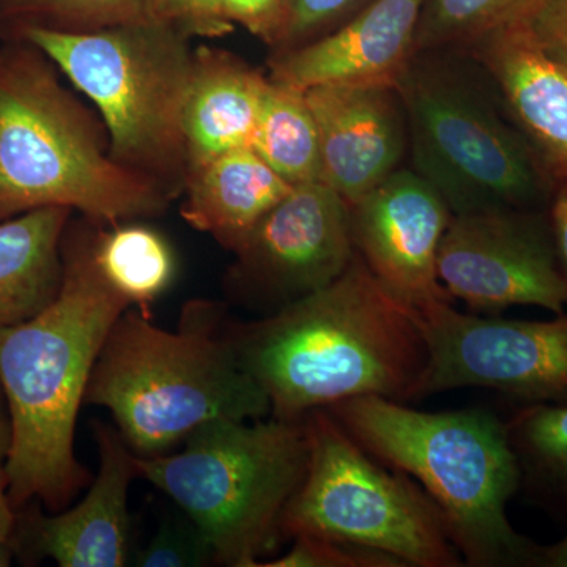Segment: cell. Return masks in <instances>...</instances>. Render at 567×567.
Returning <instances> with one entry per match:
<instances>
[{
    "instance_id": "obj_1",
    "label": "cell",
    "mask_w": 567,
    "mask_h": 567,
    "mask_svg": "<svg viewBox=\"0 0 567 567\" xmlns=\"http://www.w3.org/2000/svg\"><path fill=\"white\" fill-rule=\"evenodd\" d=\"M230 336L278 420H303L363 395L416 401L427 365L415 308L390 292L357 252L323 289L262 319L230 322Z\"/></svg>"
},
{
    "instance_id": "obj_2",
    "label": "cell",
    "mask_w": 567,
    "mask_h": 567,
    "mask_svg": "<svg viewBox=\"0 0 567 567\" xmlns=\"http://www.w3.org/2000/svg\"><path fill=\"white\" fill-rule=\"evenodd\" d=\"M91 224L70 219L66 226L62 286L52 303L25 322L0 328L14 509L33 502L50 513L65 509L89 481L74 454L78 415L111 328L132 308L95 262Z\"/></svg>"
},
{
    "instance_id": "obj_3",
    "label": "cell",
    "mask_w": 567,
    "mask_h": 567,
    "mask_svg": "<svg viewBox=\"0 0 567 567\" xmlns=\"http://www.w3.org/2000/svg\"><path fill=\"white\" fill-rule=\"evenodd\" d=\"M85 404L110 410L137 457L173 453L216 421L270 415L262 388L238 360L230 320L208 301L186 305L177 331L126 309L96 358Z\"/></svg>"
},
{
    "instance_id": "obj_4",
    "label": "cell",
    "mask_w": 567,
    "mask_h": 567,
    "mask_svg": "<svg viewBox=\"0 0 567 567\" xmlns=\"http://www.w3.org/2000/svg\"><path fill=\"white\" fill-rule=\"evenodd\" d=\"M173 200L114 162L103 122L63 87L55 63L21 39L0 47V223L47 207L115 224Z\"/></svg>"
},
{
    "instance_id": "obj_5",
    "label": "cell",
    "mask_w": 567,
    "mask_h": 567,
    "mask_svg": "<svg viewBox=\"0 0 567 567\" xmlns=\"http://www.w3.org/2000/svg\"><path fill=\"white\" fill-rule=\"evenodd\" d=\"M327 410L377 461L415 477L442 511L464 565L536 567L539 544L507 517L522 472L506 421L483 409L420 412L379 395Z\"/></svg>"
},
{
    "instance_id": "obj_6",
    "label": "cell",
    "mask_w": 567,
    "mask_h": 567,
    "mask_svg": "<svg viewBox=\"0 0 567 567\" xmlns=\"http://www.w3.org/2000/svg\"><path fill=\"white\" fill-rule=\"evenodd\" d=\"M21 39L43 51L100 115L114 162L142 175L171 200L188 175L183 106L194 50L171 22L151 20L95 32L22 28Z\"/></svg>"
},
{
    "instance_id": "obj_7",
    "label": "cell",
    "mask_w": 567,
    "mask_h": 567,
    "mask_svg": "<svg viewBox=\"0 0 567 567\" xmlns=\"http://www.w3.org/2000/svg\"><path fill=\"white\" fill-rule=\"evenodd\" d=\"M409 155L453 215L527 210L540 183L524 133L483 62L468 51H416L395 82Z\"/></svg>"
},
{
    "instance_id": "obj_8",
    "label": "cell",
    "mask_w": 567,
    "mask_h": 567,
    "mask_svg": "<svg viewBox=\"0 0 567 567\" xmlns=\"http://www.w3.org/2000/svg\"><path fill=\"white\" fill-rule=\"evenodd\" d=\"M303 420H224L177 451L137 457V473L173 498L210 540L216 561L259 567L279 547L290 499L303 483Z\"/></svg>"
},
{
    "instance_id": "obj_9",
    "label": "cell",
    "mask_w": 567,
    "mask_h": 567,
    "mask_svg": "<svg viewBox=\"0 0 567 567\" xmlns=\"http://www.w3.org/2000/svg\"><path fill=\"white\" fill-rule=\"evenodd\" d=\"M303 421L309 464L284 514V536L344 540L405 567L464 566L442 511L420 484L371 456L327 409Z\"/></svg>"
},
{
    "instance_id": "obj_10",
    "label": "cell",
    "mask_w": 567,
    "mask_h": 567,
    "mask_svg": "<svg viewBox=\"0 0 567 567\" xmlns=\"http://www.w3.org/2000/svg\"><path fill=\"white\" fill-rule=\"evenodd\" d=\"M415 311L427 346L417 399L487 388L525 405L567 404V312L507 320L461 312L445 301Z\"/></svg>"
},
{
    "instance_id": "obj_11",
    "label": "cell",
    "mask_w": 567,
    "mask_h": 567,
    "mask_svg": "<svg viewBox=\"0 0 567 567\" xmlns=\"http://www.w3.org/2000/svg\"><path fill=\"white\" fill-rule=\"evenodd\" d=\"M234 252L229 293L275 315L333 282L352 262L349 204L323 182L295 185Z\"/></svg>"
},
{
    "instance_id": "obj_12",
    "label": "cell",
    "mask_w": 567,
    "mask_h": 567,
    "mask_svg": "<svg viewBox=\"0 0 567 567\" xmlns=\"http://www.w3.org/2000/svg\"><path fill=\"white\" fill-rule=\"evenodd\" d=\"M436 271L447 295L475 315L498 316L511 306H537L555 316L567 309L550 223L527 210L453 215Z\"/></svg>"
},
{
    "instance_id": "obj_13",
    "label": "cell",
    "mask_w": 567,
    "mask_h": 567,
    "mask_svg": "<svg viewBox=\"0 0 567 567\" xmlns=\"http://www.w3.org/2000/svg\"><path fill=\"white\" fill-rule=\"evenodd\" d=\"M349 207L354 252L390 292L415 309L454 303L436 271L453 212L434 186L401 167Z\"/></svg>"
},
{
    "instance_id": "obj_14",
    "label": "cell",
    "mask_w": 567,
    "mask_h": 567,
    "mask_svg": "<svg viewBox=\"0 0 567 567\" xmlns=\"http://www.w3.org/2000/svg\"><path fill=\"white\" fill-rule=\"evenodd\" d=\"M100 468L87 495L70 509L47 514L40 503L17 509L11 535L14 557L61 567L130 565L128 494L140 476L136 454L117 429L95 423Z\"/></svg>"
},
{
    "instance_id": "obj_15",
    "label": "cell",
    "mask_w": 567,
    "mask_h": 567,
    "mask_svg": "<svg viewBox=\"0 0 567 567\" xmlns=\"http://www.w3.org/2000/svg\"><path fill=\"white\" fill-rule=\"evenodd\" d=\"M322 155V182L347 204L358 203L409 155L401 93L386 82H330L306 89Z\"/></svg>"
},
{
    "instance_id": "obj_16",
    "label": "cell",
    "mask_w": 567,
    "mask_h": 567,
    "mask_svg": "<svg viewBox=\"0 0 567 567\" xmlns=\"http://www.w3.org/2000/svg\"><path fill=\"white\" fill-rule=\"evenodd\" d=\"M427 0H372L352 20L297 50L271 54L268 76L305 92L330 82L395 84L415 54Z\"/></svg>"
},
{
    "instance_id": "obj_17",
    "label": "cell",
    "mask_w": 567,
    "mask_h": 567,
    "mask_svg": "<svg viewBox=\"0 0 567 567\" xmlns=\"http://www.w3.org/2000/svg\"><path fill=\"white\" fill-rule=\"evenodd\" d=\"M494 78L511 117L547 169L567 181V71L528 25L495 33L470 50Z\"/></svg>"
},
{
    "instance_id": "obj_18",
    "label": "cell",
    "mask_w": 567,
    "mask_h": 567,
    "mask_svg": "<svg viewBox=\"0 0 567 567\" xmlns=\"http://www.w3.org/2000/svg\"><path fill=\"white\" fill-rule=\"evenodd\" d=\"M268 74L221 48L194 50L183 106L188 173L216 156L251 148Z\"/></svg>"
},
{
    "instance_id": "obj_19",
    "label": "cell",
    "mask_w": 567,
    "mask_h": 567,
    "mask_svg": "<svg viewBox=\"0 0 567 567\" xmlns=\"http://www.w3.org/2000/svg\"><path fill=\"white\" fill-rule=\"evenodd\" d=\"M292 188L252 148H237L189 171L181 213L194 229L235 251Z\"/></svg>"
},
{
    "instance_id": "obj_20",
    "label": "cell",
    "mask_w": 567,
    "mask_h": 567,
    "mask_svg": "<svg viewBox=\"0 0 567 567\" xmlns=\"http://www.w3.org/2000/svg\"><path fill=\"white\" fill-rule=\"evenodd\" d=\"M71 215L47 207L0 223V328L32 319L58 297Z\"/></svg>"
},
{
    "instance_id": "obj_21",
    "label": "cell",
    "mask_w": 567,
    "mask_h": 567,
    "mask_svg": "<svg viewBox=\"0 0 567 567\" xmlns=\"http://www.w3.org/2000/svg\"><path fill=\"white\" fill-rule=\"evenodd\" d=\"M251 148L292 186L322 182L319 128L298 89L270 78Z\"/></svg>"
},
{
    "instance_id": "obj_22",
    "label": "cell",
    "mask_w": 567,
    "mask_h": 567,
    "mask_svg": "<svg viewBox=\"0 0 567 567\" xmlns=\"http://www.w3.org/2000/svg\"><path fill=\"white\" fill-rule=\"evenodd\" d=\"M93 256L107 284L145 316L173 282L175 257L162 234L140 223L99 230Z\"/></svg>"
},
{
    "instance_id": "obj_23",
    "label": "cell",
    "mask_w": 567,
    "mask_h": 567,
    "mask_svg": "<svg viewBox=\"0 0 567 567\" xmlns=\"http://www.w3.org/2000/svg\"><path fill=\"white\" fill-rule=\"evenodd\" d=\"M506 425L522 486L567 514V404L525 405Z\"/></svg>"
},
{
    "instance_id": "obj_24",
    "label": "cell",
    "mask_w": 567,
    "mask_h": 567,
    "mask_svg": "<svg viewBox=\"0 0 567 567\" xmlns=\"http://www.w3.org/2000/svg\"><path fill=\"white\" fill-rule=\"evenodd\" d=\"M550 0H427L415 52L470 51L495 33L528 25Z\"/></svg>"
},
{
    "instance_id": "obj_25",
    "label": "cell",
    "mask_w": 567,
    "mask_h": 567,
    "mask_svg": "<svg viewBox=\"0 0 567 567\" xmlns=\"http://www.w3.org/2000/svg\"><path fill=\"white\" fill-rule=\"evenodd\" d=\"M159 0H0L2 37L22 28L95 32L158 20Z\"/></svg>"
},
{
    "instance_id": "obj_26",
    "label": "cell",
    "mask_w": 567,
    "mask_h": 567,
    "mask_svg": "<svg viewBox=\"0 0 567 567\" xmlns=\"http://www.w3.org/2000/svg\"><path fill=\"white\" fill-rule=\"evenodd\" d=\"M372 0H282L271 54L297 50L322 39L360 13Z\"/></svg>"
},
{
    "instance_id": "obj_27",
    "label": "cell",
    "mask_w": 567,
    "mask_h": 567,
    "mask_svg": "<svg viewBox=\"0 0 567 567\" xmlns=\"http://www.w3.org/2000/svg\"><path fill=\"white\" fill-rule=\"evenodd\" d=\"M215 563V551L203 529L185 513L166 516L151 540L130 558L140 567H200Z\"/></svg>"
},
{
    "instance_id": "obj_28",
    "label": "cell",
    "mask_w": 567,
    "mask_h": 567,
    "mask_svg": "<svg viewBox=\"0 0 567 567\" xmlns=\"http://www.w3.org/2000/svg\"><path fill=\"white\" fill-rule=\"evenodd\" d=\"M290 550L259 567H405L398 558L344 540L300 535Z\"/></svg>"
},
{
    "instance_id": "obj_29",
    "label": "cell",
    "mask_w": 567,
    "mask_h": 567,
    "mask_svg": "<svg viewBox=\"0 0 567 567\" xmlns=\"http://www.w3.org/2000/svg\"><path fill=\"white\" fill-rule=\"evenodd\" d=\"M158 20L203 39H218L234 31L224 13V0H159Z\"/></svg>"
},
{
    "instance_id": "obj_30",
    "label": "cell",
    "mask_w": 567,
    "mask_h": 567,
    "mask_svg": "<svg viewBox=\"0 0 567 567\" xmlns=\"http://www.w3.org/2000/svg\"><path fill=\"white\" fill-rule=\"evenodd\" d=\"M282 0H224V13L233 24L270 47L281 20Z\"/></svg>"
},
{
    "instance_id": "obj_31",
    "label": "cell",
    "mask_w": 567,
    "mask_h": 567,
    "mask_svg": "<svg viewBox=\"0 0 567 567\" xmlns=\"http://www.w3.org/2000/svg\"><path fill=\"white\" fill-rule=\"evenodd\" d=\"M529 29L548 58L567 71V0H550Z\"/></svg>"
},
{
    "instance_id": "obj_32",
    "label": "cell",
    "mask_w": 567,
    "mask_h": 567,
    "mask_svg": "<svg viewBox=\"0 0 567 567\" xmlns=\"http://www.w3.org/2000/svg\"><path fill=\"white\" fill-rule=\"evenodd\" d=\"M11 450V421L6 395L0 388V544H10L17 524V509L9 494V457Z\"/></svg>"
},
{
    "instance_id": "obj_33",
    "label": "cell",
    "mask_w": 567,
    "mask_h": 567,
    "mask_svg": "<svg viewBox=\"0 0 567 567\" xmlns=\"http://www.w3.org/2000/svg\"><path fill=\"white\" fill-rule=\"evenodd\" d=\"M548 223H550L551 237H554L559 271H561L567 286V183L558 189L551 200Z\"/></svg>"
},
{
    "instance_id": "obj_34",
    "label": "cell",
    "mask_w": 567,
    "mask_h": 567,
    "mask_svg": "<svg viewBox=\"0 0 567 567\" xmlns=\"http://www.w3.org/2000/svg\"><path fill=\"white\" fill-rule=\"evenodd\" d=\"M536 567H567V535L550 546H540Z\"/></svg>"
},
{
    "instance_id": "obj_35",
    "label": "cell",
    "mask_w": 567,
    "mask_h": 567,
    "mask_svg": "<svg viewBox=\"0 0 567 567\" xmlns=\"http://www.w3.org/2000/svg\"><path fill=\"white\" fill-rule=\"evenodd\" d=\"M13 557L14 551L11 544H0V567L10 566Z\"/></svg>"
}]
</instances>
